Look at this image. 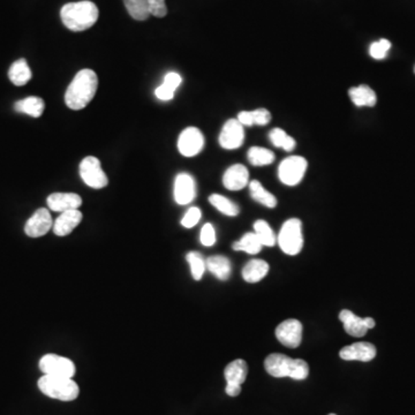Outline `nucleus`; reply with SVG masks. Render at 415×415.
<instances>
[{
    "label": "nucleus",
    "mask_w": 415,
    "mask_h": 415,
    "mask_svg": "<svg viewBox=\"0 0 415 415\" xmlns=\"http://www.w3.org/2000/svg\"><path fill=\"white\" fill-rule=\"evenodd\" d=\"M329 415H336V414H332V413H331V414H329Z\"/></svg>",
    "instance_id": "a19ab883"
},
{
    "label": "nucleus",
    "mask_w": 415,
    "mask_h": 415,
    "mask_svg": "<svg viewBox=\"0 0 415 415\" xmlns=\"http://www.w3.org/2000/svg\"><path fill=\"white\" fill-rule=\"evenodd\" d=\"M8 78L12 83L15 85H25L32 79V71L29 68L28 63L26 59H19L12 63L8 71Z\"/></svg>",
    "instance_id": "393cba45"
},
{
    "label": "nucleus",
    "mask_w": 415,
    "mask_h": 415,
    "mask_svg": "<svg viewBox=\"0 0 415 415\" xmlns=\"http://www.w3.org/2000/svg\"><path fill=\"white\" fill-rule=\"evenodd\" d=\"M99 87V79L92 70H81L75 75L65 94V102L71 110L85 109L92 102Z\"/></svg>",
    "instance_id": "f257e3e1"
},
{
    "label": "nucleus",
    "mask_w": 415,
    "mask_h": 415,
    "mask_svg": "<svg viewBox=\"0 0 415 415\" xmlns=\"http://www.w3.org/2000/svg\"><path fill=\"white\" fill-rule=\"evenodd\" d=\"M201 243L205 247H212L216 243V232L214 226L207 223L201 230Z\"/></svg>",
    "instance_id": "c9c22d12"
},
{
    "label": "nucleus",
    "mask_w": 415,
    "mask_h": 415,
    "mask_svg": "<svg viewBox=\"0 0 415 415\" xmlns=\"http://www.w3.org/2000/svg\"><path fill=\"white\" fill-rule=\"evenodd\" d=\"M196 197V185L193 176L180 173L174 181V200L180 205H186Z\"/></svg>",
    "instance_id": "2eb2a0df"
},
{
    "label": "nucleus",
    "mask_w": 415,
    "mask_h": 415,
    "mask_svg": "<svg viewBox=\"0 0 415 415\" xmlns=\"http://www.w3.org/2000/svg\"><path fill=\"white\" fill-rule=\"evenodd\" d=\"M250 196L253 200L262 204L264 207L274 208L277 205V199L267 190H264L262 183L257 180H253L250 183Z\"/></svg>",
    "instance_id": "a878e982"
},
{
    "label": "nucleus",
    "mask_w": 415,
    "mask_h": 415,
    "mask_svg": "<svg viewBox=\"0 0 415 415\" xmlns=\"http://www.w3.org/2000/svg\"><path fill=\"white\" fill-rule=\"evenodd\" d=\"M149 10L156 18H164L168 14L165 0H149Z\"/></svg>",
    "instance_id": "e433bc0d"
},
{
    "label": "nucleus",
    "mask_w": 415,
    "mask_h": 415,
    "mask_svg": "<svg viewBox=\"0 0 415 415\" xmlns=\"http://www.w3.org/2000/svg\"><path fill=\"white\" fill-rule=\"evenodd\" d=\"M264 368L269 375L277 378L291 377L293 380L303 381L310 375V366L305 360L291 359L290 356L279 353L267 356Z\"/></svg>",
    "instance_id": "7ed1b4c3"
},
{
    "label": "nucleus",
    "mask_w": 415,
    "mask_h": 415,
    "mask_svg": "<svg viewBox=\"0 0 415 415\" xmlns=\"http://www.w3.org/2000/svg\"><path fill=\"white\" fill-rule=\"evenodd\" d=\"M279 247L291 256L298 255L303 246V224L298 219H291L283 224L279 239Z\"/></svg>",
    "instance_id": "39448f33"
},
{
    "label": "nucleus",
    "mask_w": 415,
    "mask_h": 415,
    "mask_svg": "<svg viewBox=\"0 0 415 415\" xmlns=\"http://www.w3.org/2000/svg\"><path fill=\"white\" fill-rule=\"evenodd\" d=\"M204 147V136L196 127H188L180 134L178 149L185 157H194L202 152Z\"/></svg>",
    "instance_id": "9d476101"
},
{
    "label": "nucleus",
    "mask_w": 415,
    "mask_h": 415,
    "mask_svg": "<svg viewBox=\"0 0 415 415\" xmlns=\"http://www.w3.org/2000/svg\"><path fill=\"white\" fill-rule=\"evenodd\" d=\"M209 202L224 215L230 216V217L239 215V207L236 203H233L232 201L229 200L227 197L219 195V194H212L209 196Z\"/></svg>",
    "instance_id": "c85d7f7f"
},
{
    "label": "nucleus",
    "mask_w": 415,
    "mask_h": 415,
    "mask_svg": "<svg viewBox=\"0 0 415 415\" xmlns=\"http://www.w3.org/2000/svg\"><path fill=\"white\" fill-rule=\"evenodd\" d=\"M391 49V42L387 39H380L377 42H374L370 45V56L373 57L374 59L382 60L387 57V53Z\"/></svg>",
    "instance_id": "72a5a7b5"
},
{
    "label": "nucleus",
    "mask_w": 415,
    "mask_h": 415,
    "mask_svg": "<svg viewBox=\"0 0 415 415\" xmlns=\"http://www.w3.org/2000/svg\"><path fill=\"white\" fill-rule=\"evenodd\" d=\"M208 270L210 271L212 274H215L217 279L221 281H226L229 279L232 272V265L230 262L229 259L222 255H215L210 256L205 261Z\"/></svg>",
    "instance_id": "412c9836"
},
{
    "label": "nucleus",
    "mask_w": 415,
    "mask_h": 415,
    "mask_svg": "<svg viewBox=\"0 0 415 415\" xmlns=\"http://www.w3.org/2000/svg\"><path fill=\"white\" fill-rule=\"evenodd\" d=\"M339 356L345 361L370 363L376 356V347L370 343L360 341V343L343 347L339 351Z\"/></svg>",
    "instance_id": "4468645a"
},
{
    "label": "nucleus",
    "mask_w": 415,
    "mask_h": 415,
    "mask_svg": "<svg viewBox=\"0 0 415 415\" xmlns=\"http://www.w3.org/2000/svg\"><path fill=\"white\" fill-rule=\"evenodd\" d=\"M248 161L254 166L269 165L274 161V154L269 149L252 147L248 152Z\"/></svg>",
    "instance_id": "7c9ffc66"
},
{
    "label": "nucleus",
    "mask_w": 415,
    "mask_h": 415,
    "mask_svg": "<svg viewBox=\"0 0 415 415\" xmlns=\"http://www.w3.org/2000/svg\"><path fill=\"white\" fill-rule=\"evenodd\" d=\"M308 162L301 156H290L279 168V178L286 186H296L303 179Z\"/></svg>",
    "instance_id": "423d86ee"
},
{
    "label": "nucleus",
    "mask_w": 415,
    "mask_h": 415,
    "mask_svg": "<svg viewBox=\"0 0 415 415\" xmlns=\"http://www.w3.org/2000/svg\"><path fill=\"white\" fill-rule=\"evenodd\" d=\"M350 97L354 103V105L359 106H372L376 105V94L373 89L368 85H363L359 87H353L349 90Z\"/></svg>",
    "instance_id": "4be33fe9"
},
{
    "label": "nucleus",
    "mask_w": 415,
    "mask_h": 415,
    "mask_svg": "<svg viewBox=\"0 0 415 415\" xmlns=\"http://www.w3.org/2000/svg\"><path fill=\"white\" fill-rule=\"evenodd\" d=\"M99 8L92 1L83 0L63 5L60 18L66 28L72 32H85L99 20Z\"/></svg>",
    "instance_id": "f03ea898"
},
{
    "label": "nucleus",
    "mask_w": 415,
    "mask_h": 415,
    "mask_svg": "<svg viewBox=\"0 0 415 415\" xmlns=\"http://www.w3.org/2000/svg\"><path fill=\"white\" fill-rule=\"evenodd\" d=\"M187 262L190 264V272L195 281H200L203 277L204 271L207 269V264L204 261L203 256L197 252H190L187 254Z\"/></svg>",
    "instance_id": "473e14b6"
},
{
    "label": "nucleus",
    "mask_w": 415,
    "mask_h": 415,
    "mask_svg": "<svg viewBox=\"0 0 415 415\" xmlns=\"http://www.w3.org/2000/svg\"><path fill=\"white\" fill-rule=\"evenodd\" d=\"M14 109L17 112L25 113L32 118H39L42 116L45 109L44 101L36 96H30L27 99H21L19 102L15 103Z\"/></svg>",
    "instance_id": "5701e85b"
},
{
    "label": "nucleus",
    "mask_w": 415,
    "mask_h": 415,
    "mask_svg": "<svg viewBox=\"0 0 415 415\" xmlns=\"http://www.w3.org/2000/svg\"><path fill=\"white\" fill-rule=\"evenodd\" d=\"M80 176L87 186L95 190L104 188L109 183V179L103 171L99 159L94 156H88L80 163Z\"/></svg>",
    "instance_id": "6e6552de"
},
{
    "label": "nucleus",
    "mask_w": 415,
    "mask_h": 415,
    "mask_svg": "<svg viewBox=\"0 0 415 415\" xmlns=\"http://www.w3.org/2000/svg\"><path fill=\"white\" fill-rule=\"evenodd\" d=\"M262 247H263V245L261 243L260 240L254 232L246 233L241 239L233 243V250H236V252L241 250V252L250 254V255L260 253Z\"/></svg>",
    "instance_id": "cd10ccee"
},
{
    "label": "nucleus",
    "mask_w": 415,
    "mask_h": 415,
    "mask_svg": "<svg viewBox=\"0 0 415 415\" xmlns=\"http://www.w3.org/2000/svg\"><path fill=\"white\" fill-rule=\"evenodd\" d=\"M83 215L79 209L61 212V215L53 223L52 230L58 236H66L73 232V230L82 222Z\"/></svg>",
    "instance_id": "a211bd4d"
},
{
    "label": "nucleus",
    "mask_w": 415,
    "mask_h": 415,
    "mask_svg": "<svg viewBox=\"0 0 415 415\" xmlns=\"http://www.w3.org/2000/svg\"><path fill=\"white\" fill-rule=\"evenodd\" d=\"M201 216L202 214L199 208H190V210L186 212V215L183 216V219H181V225L186 229H192L196 225L197 223L200 222Z\"/></svg>",
    "instance_id": "f704fd0d"
},
{
    "label": "nucleus",
    "mask_w": 415,
    "mask_h": 415,
    "mask_svg": "<svg viewBox=\"0 0 415 415\" xmlns=\"http://www.w3.org/2000/svg\"><path fill=\"white\" fill-rule=\"evenodd\" d=\"M339 320L344 324L345 331L352 337H363L368 331L363 317L356 316L351 310H341L339 313Z\"/></svg>",
    "instance_id": "6ab92c4d"
},
{
    "label": "nucleus",
    "mask_w": 415,
    "mask_h": 415,
    "mask_svg": "<svg viewBox=\"0 0 415 415\" xmlns=\"http://www.w3.org/2000/svg\"><path fill=\"white\" fill-rule=\"evenodd\" d=\"M269 139L274 147L283 148L285 152H292L293 149L296 148V140L281 128H274L271 130Z\"/></svg>",
    "instance_id": "c756f323"
},
{
    "label": "nucleus",
    "mask_w": 415,
    "mask_h": 415,
    "mask_svg": "<svg viewBox=\"0 0 415 415\" xmlns=\"http://www.w3.org/2000/svg\"><path fill=\"white\" fill-rule=\"evenodd\" d=\"M276 337L286 347L296 349L303 339V324L298 320H286L276 329Z\"/></svg>",
    "instance_id": "9b49d317"
},
{
    "label": "nucleus",
    "mask_w": 415,
    "mask_h": 415,
    "mask_svg": "<svg viewBox=\"0 0 415 415\" xmlns=\"http://www.w3.org/2000/svg\"><path fill=\"white\" fill-rule=\"evenodd\" d=\"M123 4L130 17L137 21H145L152 15L149 0H123Z\"/></svg>",
    "instance_id": "bb28decb"
},
{
    "label": "nucleus",
    "mask_w": 415,
    "mask_h": 415,
    "mask_svg": "<svg viewBox=\"0 0 415 415\" xmlns=\"http://www.w3.org/2000/svg\"><path fill=\"white\" fill-rule=\"evenodd\" d=\"M248 366L243 359H236L229 363L224 370L226 380L225 392L230 397H236L241 392V384L246 381Z\"/></svg>",
    "instance_id": "1a4fd4ad"
},
{
    "label": "nucleus",
    "mask_w": 415,
    "mask_h": 415,
    "mask_svg": "<svg viewBox=\"0 0 415 415\" xmlns=\"http://www.w3.org/2000/svg\"><path fill=\"white\" fill-rule=\"evenodd\" d=\"M50 210L56 212H70L81 207L82 199L75 193H53L48 197Z\"/></svg>",
    "instance_id": "dca6fc26"
},
{
    "label": "nucleus",
    "mask_w": 415,
    "mask_h": 415,
    "mask_svg": "<svg viewBox=\"0 0 415 415\" xmlns=\"http://www.w3.org/2000/svg\"><path fill=\"white\" fill-rule=\"evenodd\" d=\"M52 217L50 215L49 210L45 208H41L26 223L25 232L30 238H39L45 236L52 229Z\"/></svg>",
    "instance_id": "ddd939ff"
},
{
    "label": "nucleus",
    "mask_w": 415,
    "mask_h": 415,
    "mask_svg": "<svg viewBox=\"0 0 415 415\" xmlns=\"http://www.w3.org/2000/svg\"><path fill=\"white\" fill-rule=\"evenodd\" d=\"M39 389L42 394L61 401H75L78 398L79 385L70 377L43 375L39 380Z\"/></svg>",
    "instance_id": "20e7f679"
},
{
    "label": "nucleus",
    "mask_w": 415,
    "mask_h": 415,
    "mask_svg": "<svg viewBox=\"0 0 415 415\" xmlns=\"http://www.w3.org/2000/svg\"><path fill=\"white\" fill-rule=\"evenodd\" d=\"M254 231L256 234L257 238L260 240L261 243L263 246L272 247L277 241V238L274 236V231L271 229V226L267 224L265 221H256L254 223Z\"/></svg>",
    "instance_id": "2f4dec72"
},
{
    "label": "nucleus",
    "mask_w": 415,
    "mask_h": 415,
    "mask_svg": "<svg viewBox=\"0 0 415 415\" xmlns=\"http://www.w3.org/2000/svg\"><path fill=\"white\" fill-rule=\"evenodd\" d=\"M39 370L44 375L51 376L70 377L73 378L77 368L71 359L58 354H45L39 360Z\"/></svg>",
    "instance_id": "0eeeda50"
},
{
    "label": "nucleus",
    "mask_w": 415,
    "mask_h": 415,
    "mask_svg": "<svg viewBox=\"0 0 415 415\" xmlns=\"http://www.w3.org/2000/svg\"><path fill=\"white\" fill-rule=\"evenodd\" d=\"M250 183V172L243 164H234L226 170L223 176V185L226 190H243Z\"/></svg>",
    "instance_id": "f3484780"
},
{
    "label": "nucleus",
    "mask_w": 415,
    "mask_h": 415,
    "mask_svg": "<svg viewBox=\"0 0 415 415\" xmlns=\"http://www.w3.org/2000/svg\"><path fill=\"white\" fill-rule=\"evenodd\" d=\"M363 320H365V324H366V327H368V330L375 327V320L372 318V317H365Z\"/></svg>",
    "instance_id": "ea45409f"
},
{
    "label": "nucleus",
    "mask_w": 415,
    "mask_h": 415,
    "mask_svg": "<svg viewBox=\"0 0 415 415\" xmlns=\"http://www.w3.org/2000/svg\"><path fill=\"white\" fill-rule=\"evenodd\" d=\"M155 95L161 101H170L174 97V90L166 87L165 85H159L155 90Z\"/></svg>",
    "instance_id": "58836bf2"
},
{
    "label": "nucleus",
    "mask_w": 415,
    "mask_h": 415,
    "mask_svg": "<svg viewBox=\"0 0 415 415\" xmlns=\"http://www.w3.org/2000/svg\"><path fill=\"white\" fill-rule=\"evenodd\" d=\"M243 140H245V130L243 125L238 121V119L227 120L219 135L221 147L227 150L238 149L243 145Z\"/></svg>",
    "instance_id": "f8f14e48"
},
{
    "label": "nucleus",
    "mask_w": 415,
    "mask_h": 415,
    "mask_svg": "<svg viewBox=\"0 0 415 415\" xmlns=\"http://www.w3.org/2000/svg\"><path fill=\"white\" fill-rule=\"evenodd\" d=\"M238 121L243 126H265L271 121V113L265 109L243 111L238 114Z\"/></svg>",
    "instance_id": "b1692460"
},
{
    "label": "nucleus",
    "mask_w": 415,
    "mask_h": 415,
    "mask_svg": "<svg viewBox=\"0 0 415 415\" xmlns=\"http://www.w3.org/2000/svg\"><path fill=\"white\" fill-rule=\"evenodd\" d=\"M183 81V79L176 72H170L165 75L163 85H165L166 87H169L170 89H172L176 92V88L179 87L180 83Z\"/></svg>",
    "instance_id": "4c0bfd02"
},
{
    "label": "nucleus",
    "mask_w": 415,
    "mask_h": 415,
    "mask_svg": "<svg viewBox=\"0 0 415 415\" xmlns=\"http://www.w3.org/2000/svg\"><path fill=\"white\" fill-rule=\"evenodd\" d=\"M414 72H415V68H414Z\"/></svg>",
    "instance_id": "79ce46f5"
},
{
    "label": "nucleus",
    "mask_w": 415,
    "mask_h": 415,
    "mask_svg": "<svg viewBox=\"0 0 415 415\" xmlns=\"http://www.w3.org/2000/svg\"><path fill=\"white\" fill-rule=\"evenodd\" d=\"M269 269L270 267L265 261L254 259L243 267V279L250 284L261 282L267 276Z\"/></svg>",
    "instance_id": "aec40b11"
}]
</instances>
